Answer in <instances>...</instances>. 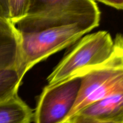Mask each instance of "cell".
<instances>
[{
	"label": "cell",
	"mask_w": 123,
	"mask_h": 123,
	"mask_svg": "<svg viewBox=\"0 0 123 123\" xmlns=\"http://www.w3.org/2000/svg\"><path fill=\"white\" fill-rule=\"evenodd\" d=\"M0 32L16 33L14 25L1 16H0Z\"/></svg>",
	"instance_id": "cell-12"
},
{
	"label": "cell",
	"mask_w": 123,
	"mask_h": 123,
	"mask_svg": "<svg viewBox=\"0 0 123 123\" xmlns=\"http://www.w3.org/2000/svg\"><path fill=\"white\" fill-rule=\"evenodd\" d=\"M18 56V34L0 32V70L16 68Z\"/></svg>",
	"instance_id": "cell-8"
},
{
	"label": "cell",
	"mask_w": 123,
	"mask_h": 123,
	"mask_svg": "<svg viewBox=\"0 0 123 123\" xmlns=\"http://www.w3.org/2000/svg\"><path fill=\"white\" fill-rule=\"evenodd\" d=\"M22 80L16 68L0 70V102L18 93Z\"/></svg>",
	"instance_id": "cell-9"
},
{
	"label": "cell",
	"mask_w": 123,
	"mask_h": 123,
	"mask_svg": "<svg viewBox=\"0 0 123 123\" xmlns=\"http://www.w3.org/2000/svg\"><path fill=\"white\" fill-rule=\"evenodd\" d=\"M100 14L95 0H30L26 16Z\"/></svg>",
	"instance_id": "cell-5"
},
{
	"label": "cell",
	"mask_w": 123,
	"mask_h": 123,
	"mask_svg": "<svg viewBox=\"0 0 123 123\" xmlns=\"http://www.w3.org/2000/svg\"><path fill=\"white\" fill-rule=\"evenodd\" d=\"M34 112L18 93L0 102V123H31Z\"/></svg>",
	"instance_id": "cell-7"
},
{
	"label": "cell",
	"mask_w": 123,
	"mask_h": 123,
	"mask_svg": "<svg viewBox=\"0 0 123 123\" xmlns=\"http://www.w3.org/2000/svg\"><path fill=\"white\" fill-rule=\"evenodd\" d=\"M30 0H8L10 21L14 24L27 15Z\"/></svg>",
	"instance_id": "cell-10"
},
{
	"label": "cell",
	"mask_w": 123,
	"mask_h": 123,
	"mask_svg": "<svg viewBox=\"0 0 123 123\" xmlns=\"http://www.w3.org/2000/svg\"><path fill=\"white\" fill-rule=\"evenodd\" d=\"M114 41L110 56L80 76L79 95L68 119L93 102L123 93V35L118 34Z\"/></svg>",
	"instance_id": "cell-2"
},
{
	"label": "cell",
	"mask_w": 123,
	"mask_h": 123,
	"mask_svg": "<svg viewBox=\"0 0 123 123\" xmlns=\"http://www.w3.org/2000/svg\"><path fill=\"white\" fill-rule=\"evenodd\" d=\"M100 14L26 16L13 24L18 36L16 68L23 79L38 62L75 43L99 25Z\"/></svg>",
	"instance_id": "cell-1"
},
{
	"label": "cell",
	"mask_w": 123,
	"mask_h": 123,
	"mask_svg": "<svg viewBox=\"0 0 123 123\" xmlns=\"http://www.w3.org/2000/svg\"><path fill=\"white\" fill-rule=\"evenodd\" d=\"M76 114L103 121L123 123V93L109 96L93 102Z\"/></svg>",
	"instance_id": "cell-6"
},
{
	"label": "cell",
	"mask_w": 123,
	"mask_h": 123,
	"mask_svg": "<svg viewBox=\"0 0 123 123\" xmlns=\"http://www.w3.org/2000/svg\"><path fill=\"white\" fill-rule=\"evenodd\" d=\"M99 2L114 7L118 10H123V0H97Z\"/></svg>",
	"instance_id": "cell-14"
},
{
	"label": "cell",
	"mask_w": 123,
	"mask_h": 123,
	"mask_svg": "<svg viewBox=\"0 0 123 123\" xmlns=\"http://www.w3.org/2000/svg\"><path fill=\"white\" fill-rule=\"evenodd\" d=\"M114 46V40L108 31H99L86 35L53 70L47 79L48 85L80 77L105 62L111 55Z\"/></svg>",
	"instance_id": "cell-3"
},
{
	"label": "cell",
	"mask_w": 123,
	"mask_h": 123,
	"mask_svg": "<svg viewBox=\"0 0 123 123\" xmlns=\"http://www.w3.org/2000/svg\"><path fill=\"white\" fill-rule=\"evenodd\" d=\"M66 123H117L111 121H103L94 118L80 114H76L67 120Z\"/></svg>",
	"instance_id": "cell-11"
},
{
	"label": "cell",
	"mask_w": 123,
	"mask_h": 123,
	"mask_svg": "<svg viewBox=\"0 0 123 123\" xmlns=\"http://www.w3.org/2000/svg\"><path fill=\"white\" fill-rule=\"evenodd\" d=\"M0 16L10 21L8 0H0Z\"/></svg>",
	"instance_id": "cell-13"
},
{
	"label": "cell",
	"mask_w": 123,
	"mask_h": 123,
	"mask_svg": "<svg viewBox=\"0 0 123 123\" xmlns=\"http://www.w3.org/2000/svg\"><path fill=\"white\" fill-rule=\"evenodd\" d=\"M80 85V77L48 84L38 97L34 112V123H66L77 100Z\"/></svg>",
	"instance_id": "cell-4"
}]
</instances>
